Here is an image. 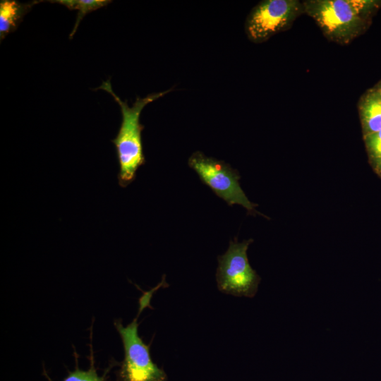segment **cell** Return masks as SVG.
<instances>
[{
    "label": "cell",
    "mask_w": 381,
    "mask_h": 381,
    "mask_svg": "<svg viewBox=\"0 0 381 381\" xmlns=\"http://www.w3.org/2000/svg\"><path fill=\"white\" fill-rule=\"evenodd\" d=\"M369 143L373 153L381 158V131L370 135Z\"/></svg>",
    "instance_id": "11"
},
{
    "label": "cell",
    "mask_w": 381,
    "mask_h": 381,
    "mask_svg": "<svg viewBox=\"0 0 381 381\" xmlns=\"http://www.w3.org/2000/svg\"><path fill=\"white\" fill-rule=\"evenodd\" d=\"M252 242L253 239L238 242L236 237L229 241L227 250L217 257L216 280L219 291L248 298L257 294L260 277L251 267L247 256Z\"/></svg>",
    "instance_id": "3"
},
{
    "label": "cell",
    "mask_w": 381,
    "mask_h": 381,
    "mask_svg": "<svg viewBox=\"0 0 381 381\" xmlns=\"http://www.w3.org/2000/svg\"><path fill=\"white\" fill-rule=\"evenodd\" d=\"M188 164L200 181L228 205H240L249 212H255L256 205L246 197L239 183L238 172L229 164L195 151L189 157Z\"/></svg>",
    "instance_id": "4"
},
{
    "label": "cell",
    "mask_w": 381,
    "mask_h": 381,
    "mask_svg": "<svg viewBox=\"0 0 381 381\" xmlns=\"http://www.w3.org/2000/svg\"><path fill=\"white\" fill-rule=\"evenodd\" d=\"M379 92H380V94L381 95V91H380Z\"/></svg>",
    "instance_id": "12"
},
{
    "label": "cell",
    "mask_w": 381,
    "mask_h": 381,
    "mask_svg": "<svg viewBox=\"0 0 381 381\" xmlns=\"http://www.w3.org/2000/svg\"><path fill=\"white\" fill-rule=\"evenodd\" d=\"M381 91V90H380Z\"/></svg>",
    "instance_id": "13"
},
{
    "label": "cell",
    "mask_w": 381,
    "mask_h": 381,
    "mask_svg": "<svg viewBox=\"0 0 381 381\" xmlns=\"http://www.w3.org/2000/svg\"><path fill=\"white\" fill-rule=\"evenodd\" d=\"M298 10L292 0H267L256 5L246 22V32L254 42H262L284 29Z\"/></svg>",
    "instance_id": "6"
},
{
    "label": "cell",
    "mask_w": 381,
    "mask_h": 381,
    "mask_svg": "<svg viewBox=\"0 0 381 381\" xmlns=\"http://www.w3.org/2000/svg\"><path fill=\"white\" fill-rule=\"evenodd\" d=\"M49 1L64 5L69 10L78 11L74 28L70 34V39L73 37L77 30L80 22L87 13L106 6L111 2L109 0H53Z\"/></svg>",
    "instance_id": "9"
},
{
    "label": "cell",
    "mask_w": 381,
    "mask_h": 381,
    "mask_svg": "<svg viewBox=\"0 0 381 381\" xmlns=\"http://www.w3.org/2000/svg\"><path fill=\"white\" fill-rule=\"evenodd\" d=\"M367 3L361 0L315 1L310 2L308 9L328 35L344 38L354 30Z\"/></svg>",
    "instance_id": "5"
},
{
    "label": "cell",
    "mask_w": 381,
    "mask_h": 381,
    "mask_svg": "<svg viewBox=\"0 0 381 381\" xmlns=\"http://www.w3.org/2000/svg\"><path fill=\"white\" fill-rule=\"evenodd\" d=\"M39 1L22 4L16 0L0 1V39L1 41L14 31L25 14Z\"/></svg>",
    "instance_id": "7"
},
{
    "label": "cell",
    "mask_w": 381,
    "mask_h": 381,
    "mask_svg": "<svg viewBox=\"0 0 381 381\" xmlns=\"http://www.w3.org/2000/svg\"><path fill=\"white\" fill-rule=\"evenodd\" d=\"M362 117L370 133L381 131V95L373 94L365 99L362 106Z\"/></svg>",
    "instance_id": "8"
},
{
    "label": "cell",
    "mask_w": 381,
    "mask_h": 381,
    "mask_svg": "<svg viewBox=\"0 0 381 381\" xmlns=\"http://www.w3.org/2000/svg\"><path fill=\"white\" fill-rule=\"evenodd\" d=\"M99 89L109 93L121 108V123L117 135L111 142L115 146L119 164V184L126 188L135 180L138 169L145 164L142 142V131L145 126L140 122L142 110L173 89L152 93L143 98L137 97L131 107L116 95L109 80L103 82Z\"/></svg>",
    "instance_id": "1"
},
{
    "label": "cell",
    "mask_w": 381,
    "mask_h": 381,
    "mask_svg": "<svg viewBox=\"0 0 381 381\" xmlns=\"http://www.w3.org/2000/svg\"><path fill=\"white\" fill-rule=\"evenodd\" d=\"M165 275L161 282L151 290L143 292L139 298V308L135 318L126 326L116 320L114 327L119 334L124 349V358L116 374V381H167V375L163 368L153 362L150 346L146 344L138 334V318L147 307L151 308L150 301L155 291L167 287Z\"/></svg>",
    "instance_id": "2"
},
{
    "label": "cell",
    "mask_w": 381,
    "mask_h": 381,
    "mask_svg": "<svg viewBox=\"0 0 381 381\" xmlns=\"http://www.w3.org/2000/svg\"><path fill=\"white\" fill-rule=\"evenodd\" d=\"M90 367L87 370H80L78 365V360L75 359L76 365L74 370L69 372L63 381H107V373L99 376L95 366L92 349L90 346ZM52 381L49 377H47Z\"/></svg>",
    "instance_id": "10"
}]
</instances>
